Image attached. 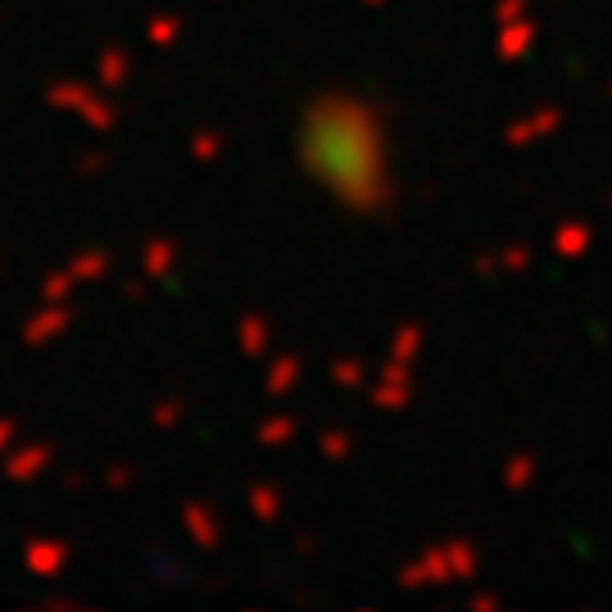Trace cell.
Listing matches in <instances>:
<instances>
[{
  "label": "cell",
  "instance_id": "cell-1",
  "mask_svg": "<svg viewBox=\"0 0 612 612\" xmlns=\"http://www.w3.org/2000/svg\"><path fill=\"white\" fill-rule=\"evenodd\" d=\"M299 163L358 218H377L395 200L385 114L358 91H322L309 100L299 119Z\"/></svg>",
  "mask_w": 612,
  "mask_h": 612
},
{
  "label": "cell",
  "instance_id": "cell-2",
  "mask_svg": "<svg viewBox=\"0 0 612 612\" xmlns=\"http://www.w3.org/2000/svg\"><path fill=\"white\" fill-rule=\"evenodd\" d=\"M481 572V549L477 540L454 536L423 549L417 559L400 567V586L404 590H436V586H458V580H477Z\"/></svg>",
  "mask_w": 612,
  "mask_h": 612
},
{
  "label": "cell",
  "instance_id": "cell-3",
  "mask_svg": "<svg viewBox=\"0 0 612 612\" xmlns=\"http://www.w3.org/2000/svg\"><path fill=\"white\" fill-rule=\"evenodd\" d=\"M50 105H60V109H69V114H77L91 132H109L119 123V105L109 100L105 91L87 87V82H54Z\"/></svg>",
  "mask_w": 612,
  "mask_h": 612
},
{
  "label": "cell",
  "instance_id": "cell-4",
  "mask_svg": "<svg viewBox=\"0 0 612 612\" xmlns=\"http://www.w3.org/2000/svg\"><path fill=\"white\" fill-rule=\"evenodd\" d=\"M413 395H417L413 368H400V364H391V358H385L381 372H377V381H372V395H368V400H372L381 413H404V408L413 404Z\"/></svg>",
  "mask_w": 612,
  "mask_h": 612
},
{
  "label": "cell",
  "instance_id": "cell-5",
  "mask_svg": "<svg viewBox=\"0 0 612 612\" xmlns=\"http://www.w3.org/2000/svg\"><path fill=\"white\" fill-rule=\"evenodd\" d=\"M563 127V109L559 105H536L531 114H522V119H513L509 127H504V142L513 146V150H522V146H536V142H549L553 132Z\"/></svg>",
  "mask_w": 612,
  "mask_h": 612
},
{
  "label": "cell",
  "instance_id": "cell-6",
  "mask_svg": "<svg viewBox=\"0 0 612 612\" xmlns=\"http://www.w3.org/2000/svg\"><path fill=\"white\" fill-rule=\"evenodd\" d=\"M536 37H540V27H536L531 14L494 23V54H499V64H522L526 54L536 50Z\"/></svg>",
  "mask_w": 612,
  "mask_h": 612
},
{
  "label": "cell",
  "instance_id": "cell-7",
  "mask_svg": "<svg viewBox=\"0 0 612 612\" xmlns=\"http://www.w3.org/2000/svg\"><path fill=\"white\" fill-rule=\"evenodd\" d=\"M549 245H553V255H559V259H586L590 249H595V222H586V218H563L559 228H553Z\"/></svg>",
  "mask_w": 612,
  "mask_h": 612
},
{
  "label": "cell",
  "instance_id": "cell-8",
  "mask_svg": "<svg viewBox=\"0 0 612 612\" xmlns=\"http://www.w3.org/2000/svg\"><path fill=\"white\" fill-rule=\"evenodd\" d=\"M182 526H186V536L196 540V549H218V540H222V522H218V513L205 504V499H186L182 504Z\"/></svg>",
  "mask_w": 612,
  "mask_h": 612
},
{
  "label": "cell",
  "instance_id": "cell-9",
  "mask_svg": "<svg viewBox=\"0 0 612 612\" xmlns=\"http://www.w3.org/2000/svg\"><path fill=\"white\" fill-rule=\"evenodd\" d=\"M69 322H73V309H69V304H54V299H46V309L27 318V327H23V341H27V345H50L54 336H64V331H69Z\"/></svg>",
  "mask_w": 612,
  "mask_h": 612
},
{
  "label": "cell",
  "instance_id": "cell-10",
  "mask_svg": "<svg viewBox=\"0 0 612 612\" xmlns=\"http://www.w3.org/2000/svg\"><path fill=\"white\" fill-rule=\"evenodd\" d=\"M299 381H304V358H299V354H272V358H268V372H264V391H268L272 400L291 395Z\"/></svg>",
  "mask_w": 612,
  "mask_h": 612
},
{
  "label": "cell",
  "instance_id": "cell-11",
  "mask_svg": "<svg viewBox=\"0 0 612 612\" xmlns=\"http://www.w3.org/2000/svg\"><path fill=\"white\" fill-rule=\"evenodd\" d=\"M236 350L245 358H268L272 354V322L264 314H245L236 322Z\"/></svg>",
  "mask_w": 612,
  "mask_h": 612
},
{
  "label": "cell",
  "instance_id": "cell-12",
  "mask_svg": "<svg viewBox=\"0 0 612 612\" xmlns=\"http://www.w3.org/2000/svg\"><path fill=\"white\" fill-rule=\"evenodd\" d=\"M423 345H427L423 322H400L395 336H391V345H385V358H391V364H400V368H417V354H423Z\"/></svg>",
  "mask_w": 612,
  "mask_h": 612
},
{
  "label": "cell",
  "instance_id": "cell-13",
  "mask_svg": "<svg viewBox=\"0 0 612 612\" xmlns=\"http://www.w3.org/2000/svg\"><path fill=\"white\" fill-rule=\"evenodd\" d=\"M178 241H169V236H155L146 249H142V272L150 277V282H163V277H173V268H178Z\"/></svg>",
  "mask_w": 612,
  "mask_h": 612
},
{
  "label": "cell",
  "instance_id": "cell-14",
  "mask_svg": "<svg viewBox=\"0 0 612 612\" xmlns=\"http://www.w3.org/2000/svg\"><path fill=\"white\" fill-rule=\"evenodd\" d=\"M27 567L37 576H60L69 567V544L64 540H33L27 544Z\"/></svg>",
  "mask_w": 612,
  "mask_h": 612
},
{
  "label": "cell",
  "instance_id": "cell-15",
  "mask_svg": "<svg viewBox=\"0 0 612 612\" xmlns=\"http://www.w3.org/2000/svg\"><path fill=\"white\" fill-rule=\"evenodd\" d=\"M50 458H54V450H50V444H23L19 454H10L5 472H10L14 481H33V477H41V472L50 467Z\"/></svg>",
  "mask_w": 612,
  "mask_h": 612
},
{
  "label": "cell",
  "instance_id": "cell-16",
  "mask_svg": "<svg viewBox=\"0 0 612 612\" xmlns=\"http://www.w3.org/2000/svg\"><path fill=\"white\" fill-rule=\"evenodd\" d=\"M96 77H100V87L119 91L123 82L132 77V54H127L123 46H105V50H100V60H96Z\"/></svg>",
  "mask_w": 612,
  "mask_h": 612
},
{
  "label": "cell",
  "instance_id": "cell-17",
  "mask_svg": "<svg viewBox=\"0 0 612 612\" xmlns=\"http://www.w3.org/2000/svg\"><path fill=\"white\" fill-rule=\"evenodd\" d=\"M245 504H249V513H255L259 522H277V517H282V509H286V494L277 490L272 481H255L245 490Z\"/></svg>",
  "mask_w": 612,
  "mask_h": 612
},
{
  "label": "cell",
  "instance_id": "cell-18",
  "mask_svg": "<svg viewBox=\"0 0 612 612\" xmlns=\"http://www.w3.org/2000/svg\"><path fill=\"white\" fill-rule=\"evenodd\" d=\"M259 444H268V450H286V444L299 436V417H291V413H272V417H264L259 423Z\"/></svg>",
  "mask_w": 612,
  "mask_h": 612
},
{
  "label": "cell",
  "instance_id": "cell-19",
  "mask_svg": "<svg viewBox=\"0 0 612 612\" xmlns=\"http://www.w3.org/2000/svg\"><path fill=\"white\" fill-rule=\"evenodd\" d=\"M109 268H114L109 249H87V255H77V259L69 264V272L77 277V286H96V282H105Z\"/></svg>",
  "mask_w": 612,
  "mask_h": 612
},
{
  "label": "cell",
  "instance_id": "cell-20",
  "mask_svg": "<svg viewBox=\"0 0 612 612\" xmlns=\"http://www.w3.org/2000/svg\"><path fill=\"white\" fill-rule=\"evenodd\" d=\"M331 385H341V391H364L368 385V364L364 358H336V364L327 368Z\"/></svg>",
  "mask_w": 612,
  "mask_h": 612
},
{
  "label": "cell",
  "instance_id": "cell-21",
  "mask_svg": "<svg viewBox=\"0 0 612 612\" xmlns=\"http://www.w3.org/2000/svg\"><path fill=\"white\" fill-rule=\"evenodd\" d=\"M182 27H186V23H182L178 14H155V19L146 23V41L159 46V50H173V46L182 41Z\"/></svg>",
  "mask_w": 612,
  "mask_h": 612
},
{
  "label": "cell",
  "instance_id": "cell-22",
  "mask_svg": "<svg viewBox=\"0 0 612 612\" xmlns=\"http://www.w3.org/2000/svg\"><path fill=\"white\" fill-rule=\"evenodd\" d=\"M536 458L531 454H513L509 463H504V490L509 494H522V490H531V481H536Z\"/></svg>",
  "mask_w": 612,
  "mask_h": 612
},
{
  "label": "cell",
  "instance_id": "cell-23",
  "mask_svg": "<svg viewBox=\"0 0 612 612\" xmlns=\"http://www.w3.org/2000/svg\"><path fill=\"white\" fill-rule=\"evenodd\" d=\"M191 159L196 163H213V159H222V150H228V136L222 132H213V127H200V132H191Z\"/></svg>",
  "mask_w": 612,
  "mask_h": 612
},
{
  "label": "cell",
  "instance_id": "cell-24",
  "mask_svg": "<svg viewBox=\"0 0 612 612\" xmlns=\"http://www.w3.org/2000/svg\"><path fill=\"white\" fill-rule=\"evenodd\" d=\"M318 454H322L327 463H345V458L354 454V436H350L345 427H327V431L318 436Z\"/></svg>",
  "mask_w": 612,
  "mask_h": 612
},
{
  "label": "cell",
  "instance_id": "cell-25",
  "mask_svg": "<svg viewBox=\"0 0 612 612\" xmlns=\"http://www.w3.org/2000/svg\"><path fill=\"white\" fill-rule=\"evenodd\" d=\"M182 417H186V400H182V395H169V400H159V404L150 408V423H155L159 431H178Z\"/></svg>",
  "mask_w": 612,
  "mask_h": 612
},
{
  "label": "cell",
  "instance_id": "cell-26",
  "mask_svg": "<svg viewBox=\"0 0 612 612\" xmlns=\"http://www.w3.org/2000/svg\"><path fill=\"white\" fill-rule=\"evenodd\" d=\"M494 264H499V272H526V268H531V245H504V249H499V255H494Z\"/></svg>",
  "mask_w": 612,
  "mask_h": 612
},
{
  "label": "cell",
  "instance_id": "cell-27",
  "mask_svg": "<svg viewBox=\"0 0 612 612\" xmlns=\"http://www.w3.org/2000/svg\"><path fill=\"white\" fill-rule=\"evenodd\" d=\"M73 286H77V277H73L69 268H64V272H54V277H46V282H41V295H46V299H54V304H64Z\"/></svg>",
  "mask_w": 612,
  "mask_h": 612
},
{
  "label": "cell",
  "instance_id": "cell-28",
  "mask_svg": "<svg viewBox=\"0 0 612 612\" xmlns=\"http://www.w3.org/2000/svg\"><path fill=\"white\" fill-rule=\"evenodd\" d=\"M522 14H531V0H494V10H490L494 23H509V19H522Z\"/></svg>",
  "mask_w": 612,
  "mask_h": 612
},
{
  "label": "cell",
  "instance_id": "cell-29",
  "mask_svg": "<svg viewBox=\"0 0 612 612\" xmlns=\"http://www.w3.org/2000/svg\"><path fill=\"white\" fill-rule=\"evenodd\" d=\"M467 608H477V612L504 608V595H499V590H472V595H467Z\"/></svg>",
  "mask_w": 612,
  "mask_h": 612
},
{
  "label": "cell",
  "instance_id": "cell-30",
  "mask_svg": "<svg viewBox=\"0 0 612 612\" xmlns=\"http://www.w3.org/2000/svg\"><path fill=\"white\" fill-rule=\"evenodd\" d=\"M105 481H109V490H127V486H132V467H127V463H114Z\"/></svg>",
  "mask_w": 612,
  "mask_h": 612
},
{
  "label": "cell",
  "instance_id": "cell-31",
  "mask_svg": "<svg viewBox=\"0 0 612 612\" xmlns=\"http://www.w3.org/2000/svg\"><path fill=\"white\" fill-rule=\"evenodd\" d=\"M77 169H82V173H100V169H105V159H100V155H91V159H82Z\"/></svg>",
  "mask_w": 612,
  "mask_h": 612
},
{
  "label": "cell",
  "instance_id": "cell-32",
  "mask_svg": "<svg viewBox=\"0 0 612 612\" xmlns=\"http://www.w3.org/2000/svg\"><path fill=\"white\" fill-rule=\"evenodd\" d=\"M10 440H14V423H0V450H5Z\"/></svg>",
  "mask_w": 612,
  "mask_h": 612
},
{
  "label": "cell",
  "instance_id": "cell-33",
  "mask_svg": "<svg viewBox=\"0 0 612 612\" xmlns=\"http://www.w3.org/2000/svg\"><path fill=\"white\" fill-rule=\"evenodd\" d=\"M146 282H150V277H146ZM146 282H127V295H132V299H142V295H146Z\"/></svg>",
  "mask_w": 612,
  "mask_h": 612
},
{
  "label": "cell",
  "instance_id": "cell-34",
  "mask_svg": "<svg viewBox=\"0 0 612 612\" xmlns=\"http://www.w3.org/2000/svg\"><path fill=\"white\" fill-rule=\"evenodd\" d=\"M364 5H385V0H364Z\"/></svg>",
  "mask_w": 612,
  "mask_h": 612
},
{
  "label": "cell",
  "instance_id": "cell-35",
  "mask_svg": "<svg viewBox=\"0 0 612 612\" xmlns=\"http://www.w3.org/2000/svg\"><path fill=\"white\" fill-rule=\"evenodd\" d=\"M608 100H612V82H608Z\"/></svg>",
  "mask_w": 612,
  "mask_h": 612
},
{
  "label": "cell",
  "instance_id": "cell-36",
  "mask_svg": "<svg viewBox=\"0 0 612 612\" xmlns=\"http://www.w3.org/2000/svg\"><path fill=\"white\" fill-rule=\"evenodd\" d=\"M608 205H612V196H608Z\"/></svg>",
  "mask_w": 612,
  "mask_h": 612
}]
</instances>
